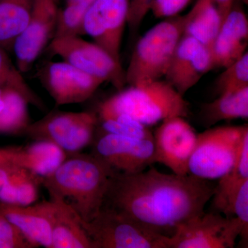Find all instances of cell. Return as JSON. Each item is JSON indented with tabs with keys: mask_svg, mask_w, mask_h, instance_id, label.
Listing matches in <instances>:
<instances>
[{
	"mask_svg": "<svg viewBox=\"0 0 248 248\" xmlns=\"http://www.w3.org/2000/svg\"><path fill=\"white\" fill-rule=\"evenodd\" d=\"M4 106L0 110V135L24 133L30 124L28 104L22 94L11 89H2Z\"/></svg>",
	"mask_w": 248,
	"mask_h": 248,
	"instance_id": "obj_25",
	"label": "cell"
},
{
	"mask_svg": "<svg viewBox=\"0 0 248 248\" xmlns=\"http://www.w3.org/2000/svg\"><path fill=\"white\" fill-rule=\"evenodd\" d=\"M100 114H122L148 126L172 117H187L189 104L165 80L122 89L101 103Z\"/></svg>",
	"mask_w": 248,
	"mask_h": 248,
	"instance_id": "obj_3",
	"label": "cell"
},
{
	"mask_svg": "<svg viewBox=\"0 0 248 248\" xmlns=\"http://www.w3.org/2000/svg\"><path fill=\"white\" fill-rule=\"evenodd\" d=\"M214 1L217 5V9L221 15L222 22H223L227 16L233 8L234 0H214Z\"/></svg>",
	"mask_w": 248,
	"mask_h": 248,
	"instance_id": "obj_33",
	"label": "cell"
},
{
	"mask_svg": "<svg viewBox=\"0 0 248 248\" xmlns=\"http://www.w3.org/2000/svg\"><path fill=\"white\" fill-rule=\"evenodd\" d=\"M42 177L9 162L0 166V202L18 205L35 203Z\"/></svg>",
	"mask_w": 248,
	"mask_h": 248,
	"instance_id": "obj_18",
	"label": "cell"
},
{
	"mask_svg": "<svg viewBox=\"0 0 248 248\" xmlns=\"http://www.w3.org/2000/svg\"><path fill=\"white\" fill-rule=\"evenodd\" d=\"M94 0H66V4L73 5L86 12Z\"/></svg>",
	"mask_w": 248,
	"mask_h": 248,
	"instance_id": "obj_35",
	"label": "cell"
},
{
	"mask_svg": "<svg viewBox=\"0 0 248 248\" xmlns=\"http://www.w3.org/2000/svg\"><path fill=\"white\" fill-rule=\"evenodd\" d=\"M214 68L211 50L193 37L184 35L173 53L165 78L184 97Z\"/></svg>",
	"mask_w": 248,
	"mask_h": 248,
	"instance_id": "obj_15",
	"label": "cell"
},
{
	"mask_svg": "<svg viewBox=\"0 0 248 248\" xmlns=\"http://www.w3.org/2000/svg\"><path fill=\"white\" fill-rule=\"evenodd\" d=\"M154 0H129L127 25L132 35H136Z\"/></svg>",
	"mask_w": 248,
	"mask_h": 248,
	"instance_id": "obj_31",
	"label": "cell"
},
{
	"mask_svg": "<svg viewBox=\"0 0 248 248\" xmlns=\"http://www.w3.org/2000/svg\"><path fill=\"white\" fill-rule=\"evenodd\" d=\"M16 225L0 213V248H35Z\"/></svg>",
	"mask_w": 248,
	"mask_h": 248,
	"instance_id": "obj_29",
	"label": "cell"
},
{
	"mask_svg": "<svg viewBox=\"0 0 248 248\" xmlns=\"http://www.w3.org/2000/svg\"><path fill=\"white\" fill-rule=\"evenodd\" d=\"M4 106V99H3V91L2 89H0V110Z\"/></svg>",
	"mask_w": 248,
	"mask_h": 248,
	"instance_id": "obj_36",
	"label": "cell"
},
{
	"mask_svg": "<svg viewBox=\"0 0 248 248\" xmlns=\"http://www.w3.org/2000/svg\"><path fill=\"white\" fill-rule=\"evenodd\" d=\"M79 221L93 248H169V236L108 207L103 206L91 221Z\"/></svg>",
	"mask_w": 248,
	"mask_h": 248,
	"instance_id": "obj_5",
	"label": "cell"
},
{
	"mask_svg": "<svg viewBox=\"0 0 248 248\" xmlns=\"http://www.w3.org/2000/svg\"><path fill=\"white\" fill-rule=\"evenodd\" d=\"M39 78L56 106L86 102L104 83L64 61L48 62L39 72Z\"/></svg>",
	"mask_w": 248,
	"mask_h": 248,
	"instance_id": "obj_14",
	"label": "cell"
},
{
	"mask_svg": "<svg viewBox=\"0 0 248 248\" xmlns=\"http://www.w3.org/2000/svg\"><path fill=\"white\" fill-rule=\"evenodd\" d=\"M48 51L104 83H110L118 91L127 84L122 63L97 44L88 42L81 36L54 38L48 45Z\"/></svg>",
	"mask_w": 248,
	"mask_h": 248,
	"instance_id": "obj_9",
	"label": "cell"
},
{
	"mask_svg": "<svg viewBox=\"0 0 248 248\" xmlns=\"http://www.w3.org/2000/svg\"><path fill=\"white\" fill-rule=\"evenodd\" d=\"M59 11L57 0H35L29 22L12 47L16 65L23 74L31 71L53 40Z\"/></svg>",
	"mask_w": 248,
	"mask_h": 248,
	"instance_id": "obj_10",
	"label": "cell"
},
{
	"mask_svg": "<svg viewBox=\"0 0 248 248\" xmlns=\"http://www.w3.org/2000/svg\"><path fill=\"white\" fill-rule=\"evenodd\" d=\"M129 0H94L85 13L84 35L121 63L122 38L127 25Z\"/></svg>",
	"mask_w": 248,
	"mask_h": 248,
	"instance_id": "obj_11",
	"label": "cell"
},
{
	"mask_svg": "<svg viewBox=\"0 0 248 248\" xmlns=\"http://www.w3.org/2000/svg\"><path fill=\"white\" fill-rule=\"evenodd\" d=\"M248 236L236 217L203 212L178 226L169 245V248H232L239 236L246 243Z\"/></svg>",
	"mask_w": 248,
	"mask_h": 248,
	"instance_id": "obj_8",
	"label": "cell"
},
{
	"mask_svg": "<svg viewBox=\"0 0 248 248\" xmlns=\"http://www.w3.org/2000/svg\"><path fill=\"white\" fill-rule=\"evenodd\" d=\"M0 213L16 225L36 247L52 248L53 201L29 205L0 202Z\"/></svg>",
	"mask_w": 248,
	"mask_h": 248,
	"instance_id": "obj_16",
	"label": "cell"
},
{
	"mask_svg": "<svg viewBox=\"0 0 248 248\" xmlns=\"http://www.w3.org/2000/svg\"><path fill=\"white\" fill-rule=\"evenodd\" d=\"M200 113L202 122L207 127L221 121L248 119V87L220 94L213 102L202 104Z\"/></svg>",
	"mask_w": 248,
	"mask_h": 248,
	"instance_id": "obj_22",
	"label": "cell"
},
{
	"mask_svg": "<svg viewBox=\"0 0 248 248\" xmlns=\"http://www.w3.org/2000/svg\"><path fill=\"white\" fill-rule=\"evenodd\" d=\"M161 122L153 134L155 163L165 165L178 175L188 174L198 134L185 117H170Z\"/></svg>",
	"mask_w": 248,
	"mask_h": 248,
	"instance_id": "obj_13",
	"label": "cell"
},
{
	"mask_svg": "<svg viewBox=\"0 0 248 248\" xmlns=\"http://www.w3.org/2000/svg\"><path fill=\"white\" fill-rule=\"evenodd\" d=\"M104 132L127 138L153 139V135L148 126L131 117L122 114H100L97 115Z\"/></svg>",
	"mask_w": 248,
	"mask_h": 248,
	"instance_id": "obj_27",
	"label": "cell"
},
{
	"mask_svg": "<svg viewBox=\"0 0 248 248\" xmlns=\"http://www.w3.org/2000/svg\"><path fill=\"white\" fill-rule=\"evenodd\" d=\"M114 173L94 155L76 154L68 157L50 175L42 178L50 196L63 200L80 220L90 221L97 216L105 200Z\"/></svg>",
	"mask_w": 248,
	"mask_h": 248,
	"instance_id": "obj_2",
	"label": "cell"
},
{
	"mask_svg": "<svg viewBox=\"0 0 248 248\" xmlns=\"http://www.w3.org/2000/svg\"><path fill=\"white\" fill-rule=\"evenodd\" d=\"M248 133L244 125L217 126L198 134L188 174L209 181L223 177L234 164Z\"/></svg>",
	"mask_w": 248,
	"mask_h": 248,
	"instance_id": "obj_6",
	"label": "cell"
},
{
	"mask_svg": "<svg viewBox=\"0 0 248 248\" xmlns=\"http://www.w3.org/2000/svg\"><path fill=\"white\" fill-rule=\"evenodd\" d=\"M0 89H11L22 94L29 104L45 110V103L27 82L17 65L9 58L6 50L0 46Z\"/></svg>",
	"mask_w": 248,
	"mask_h": 248,
	"instance_id": "obj_26",
	"label": "cell"
},
{
	"mask_svg": "<svg viewBox=\"0 0 248 248\" xmlns=\"http://www.w3.org/2000/svg\"><path fill=\"white\" fill-rule=\"evenodd\" d=\"M215 192L209 180L152 168L135 174H112L104 206L170 236L178 226L203 213Z\"/></svg>",
	"mask_w": 248,
	"mask_h": 248,
	"instance_id": "obj_1",
	"label": "cell"
},
{
	"mask_svg": "<svg viewBox=\"0 0 248 248\" xmlns=\"http://www.w3.org/2000/svg\"><path fill=\"white\" fill-rule=\"evenodd\" d=\"M191 0H154L151 10L156 17H170L177 16L185 9Z\"/></svg>",
	"mask_w": 248,
	"mask_h": 248,
	"instance_id": "obj_32",
	"label": "cell"
},
{
	"mask_svg": "<svg viewBox=\"0 0 248 248\" xmlns=\"http://www.w3.org/2000/svg\"><path fill=\"white\" fill-rule=\"evenodd\" d=\"M227 217H235L244 226L245 232L248 234V180L243 184L228 206Z\"/></svg>",
	"mask_w": 248,
	"mask_h": 248,
	"instance_id": "obj_30",
	"label": "cell"
},
{
	"mask_svg": "<svg viewBox=\"0 0 248 248\" xmlns=\"http://www.w3.org/2000/svg\"><path fill=\"white\" fill-rule=\"evenodd\" d=\"M35 0H0V46L12 49L27 26Z\"/></svg>",
	"mask_w": 248,
	"mask_h": 248,
	"instance_id": "obj_24",
	"label": "cell"
},
{
	"mask_svg": "<svg viewBox=\"0 0 248 248\" xmlns=\"http://www.w3.org/2000/svg\"><path fill=\"white\" fill-rule=\"evenodd\" d=\"M224 68L215 83V91L218 95L248 87V52Z\"/></svg>",
	"mask_w": 248,
	"mask_h": 248,
	"instance_id": "obj_28",
	"label": "cell"
},
{
	"mask_svg": "<svg viewBox=\"0 0 248 248\" xmlns=\"http://www.w3.org/2000/svg\"><path fill=\"white\" fill-rule=\"evenodd\" d=\"M188 14L168 17L151 28L135 46L125 73L126 84L135 86L166 76L174 50L184 34Z\"/></svg>",
	"mask_w": 248,
	"mask_h": 248,
	"instance_id": "obj_4",
	"label": "cell"
},
{
	"mask_svg": "<svg viewBox=\"0 0 248 248\" xmlns=\"http://www.w3.org/2000/svg\"><path fill=\"white\" fill-rule=\"evenodd\" d=\"M68 156L52 142L35 141L29 146H18L12 163L43 178L56 170Z\"/></svg>",
	"mask_w": 248,
	"mask_h": 248,
	"instance_id": "obj_20",
	"label": "cell"
},
{
	"mask_svg": "<svg viewBox=\"0 0 248 248\" xmlns=\"http://www.w3.org/2000/svg\"><path fill=\"white\" fill-rule=\"evenodd\" d=\"M98 122L95 112L55 111L29 124L24 133L35 141L52 142L70 155L91 144Z\"/></svg>",
	"mask_w": 248,
	"mask_h": 248,
	"instance_id": "obj_7",
	"label": "cell"
},
{
	"mask_svg": "<svg viewBox=\"0 0 248 248\" xmlns=\"http://www.w3.org/2000/svg\"><path fill=\"white\" fill-rule=\"evenodd\" d=\"M188 14L184 35L190 36L212 51L222 19L214 0H197Z\"/></svg>",
	"mask_w": 248,
	"mask_h": 248,
	"instance_id": "obj_21",
	"label": "cell"
},
{
	"mask_svg": "<svg viewBox=\"0 0 248 248\" xmlns=\"http://www.w3.org/2000/svg\"><path fill=\"white\" fill-rule=\"evenodd\" d=\"M248 20L240 9H232L223 24L212 48L215 67L226 68L246 53Z\"/></svg>",
	"mask_w": 248,
	"mask_h": 248,
	"instance_id": "obj_17",
	"label": "cell"
},
{
	"mask_svg": "<svg viewBox=\"0 0 248 248\" xmlns=\"http://www.w3.org/2000/svg\"><path fill=\"white\" fill-rule=\"evenodd\" d=\"M50 200L54 203L52 248H93L76 213L56 196Z\"/></svg>",
	"mask_w": 248,
	"mask_h": 248,
	"instance_id": "obj_19",
	"label": "cell"
},
{
	"mask_svg": "<svg viewBox=\"0 0 248 248\" xmlns=\"http://www.w3.org/2000/svg\"><path fill=\"white\" fill-rule=\"evenodd\" d=\"M17 148L18 146L0 148V166L6 163L12 162Z\"/></svg>",
	"mask_w": 248,
	"mask_h": 248,
	"instance_id": "obj_34",
	"label": "cell"
},
{
	"mask_svg": "<svg viewBox=\"0 0 248 248\" xmlns=\"http://www.w3.org/2000/svg\"><path fill=\"white\" fill-rule=\"evenodd\" d=\"M218 179L213 197L214 208L226 215L235 194L248 180V133L243 140L232 166Z\"/></svg>",
	"mask_w": 248,
	"mask_h": 248,
	"instance_id": "obj_23",
	"label": "cell"
},
{
	"mask_svg": "<svg viewBox=\"0 0 248 248\" xmlns=\"http://www.w3.org/2000/svg\"><path fill=\"white\" fill-rule=\"evenodd\" d=\"M93 155L114 174H131L154 164L153 139H134L105 133L98 139Z\"/></svg>",
	"mask_w": 248,
	"mask_h": 248,
	"instance_id": "obj_12",
	"label": "cell"
}]
</instances>
